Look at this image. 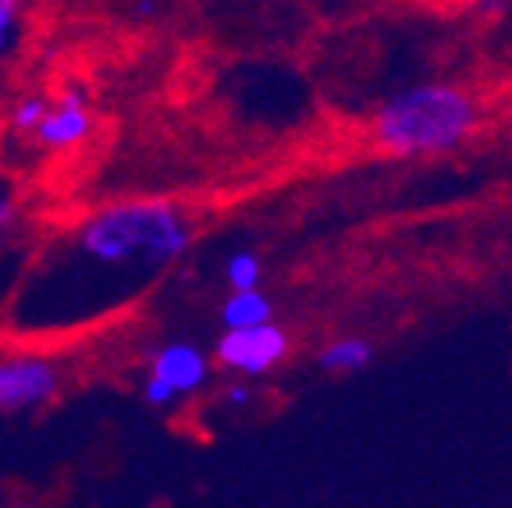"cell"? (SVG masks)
<instances>
[{
	"instance_id": "cell-15",
	"label": "cell",
	"mask_w": 512,
	"mask_h": 508,
	"mask_svg": "<svg viewBox=\"0 0 512 508\" xmlns=\"http://www.w3.org/2000/svg\"><path fill=\"white\" fill-rule=\"evenodd\" d=\"M477 8L484 11V15H502V11L512 8V0H477Z\"/></svg>"
},
{
	"instance_id": "cell-12",
	"label": "cell",
	"mask_w": 512,
	"mask_h": 508,
	"mask_svg": "<svg viewBox=\"0 0 512 508\" xmlns=\"http://www.w3.org/2000/svg\"><path fill=\"white\" fill-rule=\"evenodd\" d=\"M15 221H18V199H15V192H11L8 185L0 182V239L15 228Z\"/></svg>"
},
{
	"instance_id": "cell-11",
	"label": "cell",
	"mask_w": 512,
	"mask_h": 508,
	"mask_svg": "<svg viewBox=\"0 0 512 508\" xmlns=\"http://www.w3.org/2000/svg\"><path fill=\"white\" fill-rule=\"evenodd\" d=\"M43 111H47V100H43V96H25V100H18L15 111H11V125H15L18 132H32L36 121L43 118Z\"/></svg>"
},
{
	"instance_id": "cell-10",
	"label": "cell",
	"mask_w": 512,
	"mask_h": 508,
	"mask_svg": "<svg viewBox=\"0 0 512 508\" xmlns=\"http://www.w3.org/2000/svg\"><path fill=\"white\" fill-rule=\"evenodd\" d=\"M22 18L25 0H0V61L15 54L18 40H22Z\"/></svg>"
},
{
	"instance_id": "cell-3",
	"label": "cell",
	"mask_w": 512,
	"mask_h": 508,
	"mask_svg": "<svg viewBox=\"0 0 512 508\" xmlns=\"http://www.w3.org/2000/svg\"><path fill=\"white\" fill-rule=\"evenodd\" d=\"M288 334L285 327H278L274 320L249 327H224V334L214 345V359L239 377H264L274 366L285 363L288 356Z\"/></svg>"
},
{
	"instance_id": "cell-1",
	"label": "cell",
	"mask_w": 512,
	"mask_h": 508,
	"mask_svg": "<svg viewBox=\"0 0 512 508\" xmlns=\"http://www.w3.org/2000/svg\"><path fill=\"white\" fill-rule=\"evenodd\" d=\"M192 242V224L168 199H125L89 214L72 231L75 263L93 278L143 285L182 260Z\"/></svg>"
},
{
	"instance_id": "cell-2",
	"label": "cell",
	"mask_w": 512,
	"mask_h": 508,
	"mask_svg": "<svg viewBox=\"0 0 512 508\" xmlns=\"http://www.w3.org/2000/svg\"><path fill=\"white\" fill-rule=\"evenodd\" d=\"M477 128V96L452 82L409 86L374 114V139L388 157H438L470 143Z\"/></svg>"
},
{
	"instance_id": "cell-14",
	"label": "cell",
	"mask_w": 512,
	"mask_h": 508,
	"mask_svg": "<svg viewBox=\"0 0 512 508\" xmlns=\"http://www.w3.org/2000/svg\"><path fill=\"white\" fill-rule=\"evenodd\" d=\"M249 398H253V391H249V384H232V388H228V402L232 405H246Z\"/></svg>"
},
{
	"instance_id": "cell-7",
	"label": "cell",
	"mask_w": 512,
	"mask_h": 508,
	"mask_svg": "<svg viewBox=\"0 0 512 508\" xmlns=\"http://www.w3.org/2000/svg\"><path fill=\"white\" fill-rule=\"evenodd\" d=\"M264 320H274V302L260 288H232V295L221 306V324L249 327V324H264Z\"/></svg>"
},
{
	"instance_id": "cell-9",
	"label": "cell",
	"mask_w": 512,
	"mask_h": 508,
	"mask_svg": "<svg viewBox=\"0 0 512 508\" xmlns=\"http://www.w3.org/2000/svg\"><path fill=\"white\" fill-rule=\"evenodd\" d=\"M224 278H228L232 288H260V281H264V263H260L256 253H249V249H239V253H232L228 263H224Z\"/></svg>"
},
{
	"instance_id": "cell-13",
	"label": "cell",
	"mask_w": 512,
	"mask_h": 508,
	"mask_svg": "<svg viewBox=\"0 0 512 508\" xmlns=\"http://www.w3.org/2000/svg\"><path fill=\"white\" fill-rule=\"evenodd\" d=\"M143 398L153 405V409H168V405L175 402V391L164 388V384H160L157 377H146V384H143Z\"/></svg>"
},
{
	"instance_id": "cell-5",
	"label": "cell",
	"mask_w": 512,
	"mask_h": 508,
	"mask_svg": "<svg viewBox=\"0 0 512 508\" xmlns=\"http://www.w3.org/2000/svg\"><path fill=\"white\" fill-rule=\"evenodd\" d=\"M89 132H93V114L86 107V93L82 89H68V93H61V100L54 107L47 104L43 118L36 121V128L29 135H36V143L43 150L61 153L82 146L89 139Z\"/></svg>"
},
{
	"instance_id": "cell-6",
	"label": "cell",
	"mask_w": 512,
	"mask_h": 508,
	"mask_svg": "<svg viewBox=\"0 0 512 508\" xmlns=\"http://www.w3.org/2000/svg\"><path fill=\"white\" fill-rule=\"evenodd\" d=\"M150 377H157L164 388L175 391V398L200 391L210 377V359L200 345L192 342H168L160 345L150 359Z\"/></svg>"
},
{
	"instance_id": "cell-4",
	"label": "cell",
	"mask_w": 512,
	"mask_h": 508,
	"mask_svg": "<svg viewBox=\"0 0 512 508\" xmlns=\"http://www.w3.org/2000/svg\"><path fill=\"white\" fill-rule=\"evenodd\" d=\"M61 388L57 366L43 356L0 359V413H22L50 402Z\"/></svg>"
},
{
	"instance_id": "cell-8",
	"label": "cell",
	"mask_w": 512,
	"mask_h": 508,
	"mask_svg": "<svg viewBox=\"0 0 512 508\" xmlns=\"http://www.w3.org/2000/svg\"><path fill=\"white\" fill-rule=\"evenodd\" d=\"M370 356H374V349H370L367 338H338V342H331L328 349L320 352L317 363L328 374H356V370H363L370 363Z\"/></svg>"
}]
</instances>
